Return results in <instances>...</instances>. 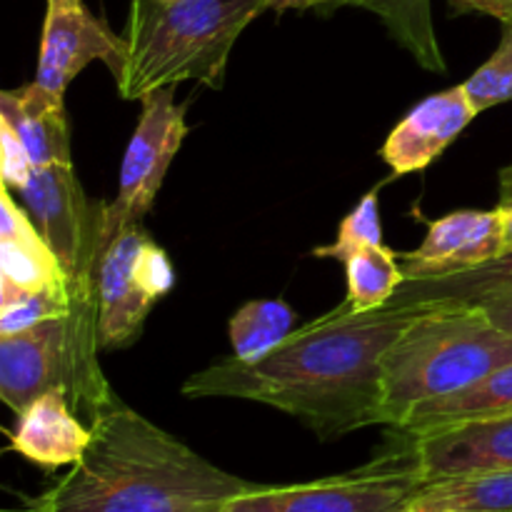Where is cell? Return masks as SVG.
I'll return each mask as SVG.
<instances>
[{
	"instance_id": "obj_4",
	"label": "cell",
	"mask_w": 512,
	"mask_h": 512,
	"mask_svg": "<svg viewBox=\"0 0 512 512\" xmlns=\"http://www.w3.org/2000/svg\"><path fill=\"white\" fill-rule=\"evenodd\" d=\"M512 363V335L480 305H423L380 363V425L398 428L428 400L458 393Z\"/></svg>"
},
{
	"instance_id": "obj_22",
	"label": "cell",
	"mask_w": 512,
	"mask_h": 512,
	"mask_svg": "<svg viewBox=\"0 0 512 512\" xmlns=\"http://www.w3.org/2000/svg\"><path fill=\"white\" fill-rule=\"evenodd\" d=\"M343 265L348 275V303L358 313L388 308L400 285L405 283L400 258L385 245L360 250Z\"/></svg>"
},
{
	"instance_id": "obj_25",
	"label": "cell",
	"mask_w": 512,
	"mask_h": 512,
	"mask_svg": "<svg viewBox=\"0 0 512 512\" xmlns=\"http://www.w3.org/2000/svg\"><path fill=\"white\" fill-rule=\"evenodd\" d=\"M375 245L383 243V223H380V208H378V193H368L340 223L338 238L330 245H323V248H315V258L325 260H345L350 255L360 253L365 248H375Z\"/></svg>"
},
{
	"instance_id": "obj_14",
	"label": "cell",
	"mask_w": 512,
	"mask_h": 512,
	"mask_svg": "<svg viewBox=\"0 0 512 512\" xmlns=\"http://www.w3.org/2000/svg\"><path fill=\"white\" fill-rule=\"evenodd\" d=\"M8 440V448L20 458L43 470H58L83 458L93 430L75 418L68 393L50 390L20 410Z\"/></svg>"
},
{
	"instance_id": "obj_12",
	"label": "cell",
	"mask_w": 512,
	"mask_h": 512,
	"mask_svg": "<svg viewBox=\"0 0 512 512\" xmlns=\"http://www.w3.org/2000/svg\"><path fill=\"white\" fill-rule=\"evenodd\" d=\"M403 440L418 458L428 483L512 468V415L470 420Z\"/></svg>"
},
{
	"instance_id": "obj_2",
	"label": "cell",
	"mask_w": 512,
	"mask_h": 512,
	"mask_svg": "<svg viewBox=\"0 0 512 512\" xmlns=\"http://www.w3.org/2000/svg\"><path fill=\"white\" fill-rule=\"evenodd\" d=\"M88 450L25 512H223L258 483L238 478L135 413L118 395L90 418Z\"/></svg>"
},
{
	"instance_id": "obj_3",
	"label": "cell",
	"mask_w": 512,
	"mask_h": 512,
	"mask_svg": "<svg viewBox=\"0 0 512 512\" xmlns=\"http://www.w3.org/2000/svg\"><path fill=\"white\" fill-rule=\"evenodd\" d=\"M270 0H130L123 58L113 70L123 100L198 80L223 88L225 68L243 30Z\"/></svg>"
},
{
	"instance_id": "obj_1",
	"label": "cell",
	"mask_w": 512,
	"mask_h": 512,
	"mask_svg": "<svg viewBox=\"0 0 512 512\" xmlns=\"http://www.w3.org/2000/svg\"><path fill=\"white\" fill-rule=\"evenodd\" d=\"M420 313L423 305L358 313L345 300L255 363L230 355L190 375L183 395L270 405L323 440L380 425V363Z\"/></svg>"
},
{
	"instance_id": "obj_9",
	"label": "cell",
	"mask_w": 512,
	"mask_h": 512,
	"mask_svg": "<svg viewBox=\"0 0 512 512\" xmlns=\"http://www.w3.org/2000/svg\"><path fill=\"white\" fill-rule=\"evenodd\" d=\"M173 93L175 85H165L140 98L138 125L120 163L118 193L113 203H105L103 210L100 235L105 248L125 225L143 223L153 208L155 195L163 188L170 163L188 135L185 110L175 103Z\"/></svg>"
},
{
	"instance_id": "obj_8",
	"label": "cell",
	"mask_w": 512,
	"mask_h": 512,
	"mask_svg": "<svg viewBox=\"0 0 512 512\" xmlns=\"http://www.w3.org/2000/svg\"><path fill=\"white\" fill-rule=\"evenodd\" d=\"M25 210L63 263L73 293L98 295L103 260L105 203L85 198L73 163L35 165L28 183L18 190Z\"/></svg>"
},
{
	"instance_id": "obj_20",
	"label": "cell",
	"mask_w": 512,
	"mask_h": 512,
	"mask_svg": "<svg viewBox=\"0 0 512 512\" xmlns=\"http://www.w3.org/2000/svg\"><path fill=\"white\" fill-rule=\"evenodd\" d=\"M340 3L363 5L378 13L388 23L398 43H403V48L410 50L423 68L435 70V73L445 70V60L435 43L433 23H430L428 0H313V8Z\"/></svg>"
},
{
	"instance_id": "obj_18",
	"label": "cell",
	"mask_w": 512,
	"mask_h": 512,
	"mask_svg": "<svg viewBox=\"0 0 512 512\" xmlns=\"http://www.w3.org/2000/svg\"><path fill=\"white\" fill-rule=\"evenodd\" d=\"M505 293H512V253L445 278L405 280L390 305H478Z\"/></svg>"
},
{
	"instance_id": "obj_17",
	"label": "cell",
	"mask_w": 512,
	"mask_h": 512,
	"mask_svg": "<svg viewBox=\"0 0 512 512\" xmlns=\"http://www.w3.org/2000/svg\"><path fill=\"white\" fill-rule=\"evenodd\" d=\"M500 415H512V363L493 370L470 388L418 405L393 430L403 438H415L430 430L450 428L470 420L500 418Z\"/></svg>"
},
{
	"instance_id": "obj_19",
	"label": "cell",
	"mask_w": 512,
	"mask_h": 512,
	"mask_svg": "<svg viewBox=\"0 0 512 512\" xmlns=\"http://www.w3.org/2000/svg\"><path fill=\"white\" fill-rule=\"evenodd\" d=\"M410 508L458 512H512V468L430 480Z\"/></svg>"
},
{
	"instance_id": "obj_28",
	"label": "cell",
	"mask_w": 512,
	"mask_h": 512,
	"mask_svg": "<svg viewBox=\"0 0 512 512\" xmlns=\"http://www.w3.org/2000/svg\"><path fill=\"white\" fill-rule=\"evenodd\" d=\"M498 215L503 223V255L512 253V165H505L500 170V198H498Z\"/></svg>"
},
{
	"instance_id": "obj_23",
	"label": "cell",
	"mask_w": 512,
	"mask_h": 512,
	"mask_svg": "<svg viewBox=\"0 0 512 512\" xmlns=\"http://www.w3.org/2000/svg\"><path fill=\"white\" fill-rule=\"evenodd\" d=\"M73 313V290L20 288L0 278V335H15Z\"/></svg>"
},
{
	"instance_id": "obj_5",
	"label": "cell",
	"mask_w": 512,
	"mask_h": 512,
	"mask_svg": "<svg viewBox=\"0 0 512 512\" xmlns=\"http://www.w3.org/2000/svg\"><path fill=\"white\" fill-rule=\"evenodd\" d=\"M98 353V300L75 298L68 318L0 335V398L18 415L40 395L63 390L73 408L93 418L115 395Z\"/></svg>"
},
{
	"instance_id": "obj_29",
	"label": "cell",
	"mask_w": 512,
	"mask_h": 512,
	"mask_svg": "<svg viewBox=\"0 0 512 512\" xmlns=\"http://www.w3.org/2000/svg\"><path fill=\"white\" fill-rule=\"evenodd\" d=\"M478 305L485 310V315H488L500 330H505V333L512 335V293L495 295V298L483 300V303Z\"/></svg>"
},
{
	"instance_id": "obj_7",
	"label": "cell",
	"mask_w": 512,
	"mask_h": 512,
	"mask_svg": "<svg viewBox=\"0 0 512 512\" xmlns=\"http://www.w3.org/2000/svg\"><path fill=\"white\" fill-rule=\"evenodd\" d=\"M175 270L168 253L143 230L125 225L105 248L98 270V345L120 350L143 335L153 305L173 290Z\"/></svg>"
},
{
	"instance_id": "obj_15",
	"label": "cell",
	"mask_w": 512,
	"mask_h": 512,
	"mask_svg": "<svg viewBox=\"0 0 512 512\" xmlns=\"http://www.w3.org/2000/svg\"><path fill=\"white\" fill-rule=\"evenodd\" d=\"M0 278L20 288L73 290L55 250L5 183L0 188Z\"/></svg>"
},
{
	"instance_id": "obj_21",
	"label": "cell",
	"mask_w": 512,
	"mask_h": 512,
	"mask_svg": "<svg viewBox=\"0 0 512 512\" xmlns=\"http://www.w3.org/2000/svg\"><path fill=\"white\" fill-rule=\"evenodd\" d=\"M293 323V308L283 300H250L230 320L233 355L243 363H255L293 333Z\"/></svg>"
},
{
	"instance_id": "obj_30",
	"label": "cell",
	"mask_w": 512,
	"mask_h": 512,
	"mask_svg": "<svg viewBox=\"0 0 512 512\" xmlns=\"http://www.w3.org/2000/svg\"><path fill=\"white\" fill-rule=\"evenodd\" d=\"M273 10H288V8H313V0H270Z\"/></svg>"
},
{
	"instance_id": "obj_13",
	"label": "cell",
	"mask_w": 512,
	"mask_h": 512,
	"mask_svg": "<svg viewBox=\"0 0 512 512\" xmlns=\"http://www.w3.org/2000/svg\"><path fill=\"white\" fill-rule=\"evenodd\" d=\"M478 110L470 103L463 85L440 90L415 105L385 140V163L395 175H410L428 168L445 153L450 143L470 125Z\"/></svg>"
},
{
	"instance_id": "obj_11",
	"label": "cell",
	"mask_w": 512,
	"mask_h": 512,
	"mask_svg": "<svg viewBox=\"0 0 512 512\" xmlns=\"http://www.w3.org/2000/svg\"><path fill=\"white\" fill-rule=\"evenodd\" d=\"M503 255L498 210H455L428 223L423 245L400 253L405 280H435L478 268Z\"/></svg>"
},
{
	"instance_id": "obj_24",
	"label": "cell",
	"mask_w": 512,
	"mask_h": 512,
	"mask_svg": "<svg viewBox=\"0 0 512 512\" xmlns=\"http://www.w3.org/2000/svg\"><path fill=\"white\" fill-rule=\"evenodd\" d=\"M470 103L478 110L495 108L500 103L512 100V20L503 23V38L488 63L480 65L473 75L463 83Z\"/></svg>"
},
{
	"instance_id": "obj_26",
	"label": "cell",
	"mask_w": 512,
	"mask_h": 512,
	"mask_svg": "<svg viewBox=\"0 0 512 512\" xmlns=\"http://www.w3.org/2000/svg\"><path fill=\"white\" fill-rule=\"evenodd\" d=\"M33 168L35 163L25 143L18 138L13 125L0 118V175H3V183L8 188L20 190L33 175Z\"/></svg>"
},
{
	"instance_id": "obj_10",
	"label": "cell",
	"mask_w": 512,
	"mask_h": 512,
	"mask_svg": "<svg viewBox=\"0 0 512 512\" xmlns=\"http://www.w3.org/2000/svg\"><path fill=\"white\" fill-rule=\"evenodd\" d=\"M123 45V35L95 18L83 0H48L35 83L65 95L75 75L93 60H103L113 73L123 58Z\"/></svg>"
},
{
	"instance_id": "obj_16",
	"label": "cell",
	"mask_w": 512,
	"mask_h": 512,
	"mask_svg": "<svg viewBox=\"0 0 512 512\" xmlns=\"http://www.w3.org/2000/svg\"><path fill=\"white\" fill-rule=\"evenodd\" d=\"M0 118L8 120L28 148L35 165L73 163L63 95L43 85H20L0 95Z\"/></svg>"
},
{
	"instance_id": "obj_27",
	"label": "cell",
	"mask_w": 512,
	"mask_h": 512,
	"mask_svg": "<svg viewBox=\"0 0 512 512\" xmlns=\"http://www.w3.org/2000/svg\"><path fill=\"white\" fill-rule=\"evenodd\" d=\"M448 5L455 15L480 13L498 18L500 23L512 20V0H448Z\"/></svg>"
},
{
	"instance_id": "obj_6",
	"label": "cell",
	"mask_w": 512,
	"mask_h": 512,
	"mask_svg": "<svg viewBox=\"0 0 512 512\" xmlns=\"http://www.w3.org/2000/svg\"><path fill=\"white\" fill-rule=\"evenodd\" d=\"M428 478L410 445H400L353 473L300 485H258L223 512H405Z\"/></svg>"
},
{
	"instance_id": "obj_31",
	"label": "cell",
	"mask_w": 512,
	"mask_h": 512,
	"mask_svg": "<svg viewBox=\"0 0 512 512\" xmlns=\"http://www.w3.org/2000/svg\"><path fill=\"white\" fill-rule=\"evenodd\" d=\"M405 512H458V510H420V508H408Z\"/></svg>"
}]
</instances>
